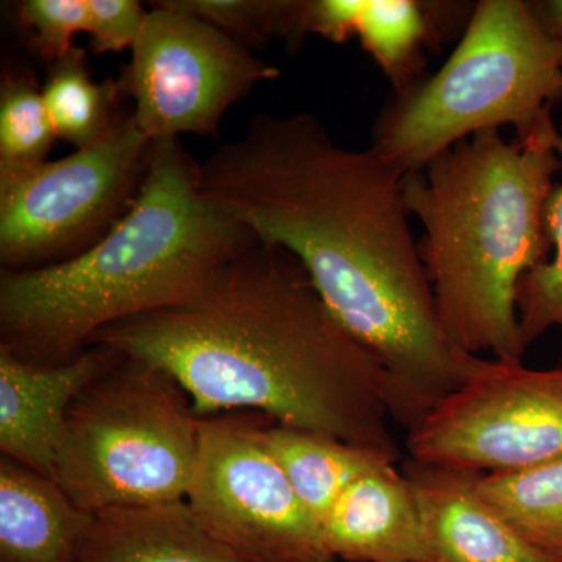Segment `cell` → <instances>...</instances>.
Masks as SVG:
<instances>
[{
	"label": "cell",
	"instance_id": "12",
	"mask_svg": "<svg viewBox=\"0 0 562 562\" xmlns=\"http://www.w3.org/2000/svg\"><path fill=\"white\" fill-rule=\"evenodd\" d=\"M405 475L419 505L422 562H553L484 501L480 473L409 460Z\"/></svg>",
	"mask_w": 562,
	"mask_h": 562
},
{
	"label": "cell",
	"instance_id": "7",
	"mask_svg": "<svg viewBox=\"0 0 562 562\" xmlns=\"http://www.w3.org/2000/svg\"><path fill=\"white\" fill-rule=\"evenodd\" d=\"M151 144L131 114L61 160L0 172L2 271L57 265L94 246L138 198Z\"/></svg>",
	"mask_w": 562,
	"mask_h": 562
},
{
	"label": "cell",
	"instance_id": "24",
	"mask_svg": "<svg viewBox=\"0 0 562 562\" xmlns=\"http://www.w3.org/2000/svg\"><path fill=\"white\" fill-rule=\"evenodd\" d=\"M87 35L91 54L133 49L147 10L138 0H87Z\"/></svg>",
	"mask_w": 562,
	"mask_h": 562
},
{
	"label": "cell",
	"instance_id": "1",
	"mask_svg": "<svg viewBox=\"0 0 562 562\" xmlns=\"http://www.w3.org/2000/svg\"><path fill=\"white\" fill-rule=\"evenodd\" d=\"M405 176L347 149L310 113H260L199 162L206 195L294 255L339 324L382 366L392 422L416 427L483 358L443 330L409 227Z\"/></svg>",
	"mask_w": 562,
	"mask_h": 562
},
{
	"label": "cell",
	"instance_id": "16",
	"mask_svg": "<svg viewBox=\"0 0 562 562\" xmlns=\"http://www.w3.org/2000/svg\"><path fill=\"white\" fill-rule=\"evenodd\" d=\"M473 9L454 2L362 0L357 36L394 94H403L424 79L425 50L439 49L457 22L471 20Z\"/></svg>",
	"mask_w": 562,
	"mask_h": 562
},
{
	"label": "cell",
	"instance_id": "9",
	"mask_svg": "<svg viewBox=\"0 0 562 562\" xmlns=\"http://www.w3.org/2000/svg\"><path fill=\"white\" fill-rule=\"evenodd\" d=\"M249 413L201 417L187 502L202 527L250 562H333L319 525L266 449Z\"/></svg>",
	"mask_w": 562,
	"mask_h": 562
},
{
	"label": "cell",
	"instance_id": "11",
	"mask_svg": "<svg viewBox=\"0 0 562 562\" xmlns=\"http://www.w3.org/2000/svg\"><path fill=\"white\" fill-rule=\"evenodd\" d=\"M116 355V350L94 344L74 360L43 366L0 347L2 457L52 479L70 406Z\"/></svg>",
	"mask_w": 562,
	"mask_h": 562
},
{
	"label": "cell",
	"instance_id": "19",
	"mask_svg": "<svg viewBox=\"0 0 562 562\" xmlns=\"http://www.w3.org/2000/svg\"><path fill=\"white\" fill-rule=\"evenodd\" d=\"M476 490L525 541L562 562V460L522 472L480 475Z\"/></svg>",
	"mask_w": 562,
	"mask_h": 562
},
{
	"label": "cell",
	"instance_id": "23",
	"mask_svg": "<svg viewBox=\"0 0 562 562\" xmlns=\"http://www.w3.org/2000/svg\"><path fill=\"white\" fill-rule=\"evenodd\" d=\"M87 0H24L18 7V22L32 49L50 65L76 47L74 38L87 32Z\"/></svg>",
	"mask_w": 562,
	"mask_h": 562
},
{
	"label": "cell",
	"instance_id": "20",
	"mask_svg": "<svg viewBox=\"0 0 562 562\" xmlns=\"http://www.w3.org/2000/svg\"><path fill=\"white\" fill-rule=\"evenodd\" d=\"M187 11L227 33L243 46L255 49L269 41H283L295 52L308 31V0H171Z\"/></svg>",
	"mask_w": 562,
	"mask_h": 562
},
{
	"label": "cell",
	"instance_id": "10",
	"mask_svg": "<svg viewBox=\"0 0 562 562\" xmlns=\"http://www.w3.org/2000/svg\"><path fill=\"white\" fill-rule=\"evenodd\" d=\"M121 83L133 120L150 139L216 136L231 106L280 77L227 33L171 0L151 3Z\"/></svg>",
	"mask_w": 562,
	"mask_h": 562
},
{
	"label": "cell",
	"instance_id": "25",
	"mask_svg": "<svg viewBox=\"0 0 562 562\" xmlns=\"http://www.w3.org/2000/svg\"><path fill=\"white\" fill-rule=\"evenodd\" d=\"M362 0H308L310 35L322 36L335 44L357 36Z\"/></svg>",
	"mask_w": 562,
	"mask_h": 562
},
{
	"label": "cell",
	"instance_id": "15",
	"mask_svg": "<svg viewBox=\"0 0 562 562\" xmlns=\"http://www.w3.org/2000/svg\"><path fill=\"white\" fill-rule=\"evenodd\" d=\"M90 520L54 479L0 458V562H77Z\"/></svg>",
	"mask_w": 562,
	"mask_h": 562
},
{
	"label": "cell",
	"instance_id": "21",
	"mask_svg": "<svg viewBox=\"0 0 562 562\" xmlns=\"http://www.w3.org/2000/svg\"><path fill=\"white\" fill-rule=\"evenodd\" d=\"M55 138L35 80L29 74L5 72L0 85V172L47 161Z\"/></svg>",
	"mask_w": 562,
	"mask_h": 562
},
{
	"label": "cell",
	"instance_id": "13",
	"mask_svg": "<svg viewBox=\"0 0 562 562\" xmlns=\"http://www.w3.org/2000/svg\"><path fill=\"white\" fill-rule=\"evenodd\" d=\"M321 535L333 560H424L419 505L408 476L395 464L355 480L322 520Z\"/></svg>",
	"mask_w": 562,
	"mask_h": 562
},
{
	"label": "cell",
	"instance_id": "18",
	"mask_svg": "<svg viewBox=\"0 0 562 562\" xmlns=\"http://www.w3.org/2000/svg\"><path fill=\"white\" fill-rule=\"evenodd\" d=\"M41 91L55 135L76 150L105 138L124 117L117 114L120 98L125 94L121 80L92 79L80 47L52 63Z\"/></svg>",
	"mask_w": 562,
	"mask_h": 562
},
{
	"label": "cell",
	"instance_id": "22",
	"mask_svg": "<svg viewBox=\"0 0 562 562\" xmlns=\"http://www.w3.org/2000/svg\"><path fill=\"white\" fill-rule=\"evenodd\" d=\"M557 149L562 161V125ZM546 231L553 258L525 273L517 288V316L525 349L550 328H562V183L554 187L547 202Z\"/></svg>",
	"mask_w": 562,
	"mask_h": 562
},
{
	"label": "cell",
	"instance_id": "14",
	"mask_svg": "<svg viewBox=\"0 0 562 562\" xmlns=\"http://www.w3.org/2000/svg\"><path fill=\"white\" fill-rule=\"evenodd\" d=\"M77 562H250L211 536L187 501L91 514Z\"/></svg>",
	"mask_w": 562,
	"mask_h": 562
},
{
	"label": "cell",
	"instance_id": "2",
	"mask_svg": "<svg viewBox=\"0 0 562 562\" xmlns=\"http://www.w3.org/2000/svg\"><path fill=\"white\" fill-rule=\"evenodd\" d=\"M94 344L169 373L198 417L255 413L401 457L382 366L333 316L301 261L260 238L187 297L111 325Z\"/></svg>",
	"mask_w": 562,
	"mask_h": 562
},
{
	"label": "cell",
	"instance_id": "8",
	"mask_svg": "<svg viewBox=\"0 0 562 562\" xmlns=\"http://www.w3.org/2000/svg\"><path fill=\"white\" fill-rule=\"evenodd\" d=\"M409 460L491 475L562 460V368L482 360L408 431Z\"/></svg>",
	"mask_w": 562,
	"mask_h": 562
},
{
	"label": "cell",
	"instance_id": "26",
	"mask_svg": "<svg viewBox=\"0 0 562 562\" xmlns=\"http://www.w3.org/2000/svg\"><path fill=\"white\" fill-rule=\"evenodd\" d=\"M528 3H530L532 14L541 25L543 33L562 43V0H542V2Z\"/></svg>",
	"mask_w": 562,
	"mask_h": 562
},
{
	"label": "cell",
	"instance_id": "5",
	"mask_svg": "<svg viewBox=\"0 0 562 562\" xmlns=\"http://www.w3.org/2000/svg\"><path fill=\"white\" fill-rule=\"evenodd\" d=\"M561 99L562 43L530 3L483 0L442 68L384 103L371 149L408 176L479 132L513 125L528 138Z\"/></svg>",
	"mask_w": 562,
	"mask_h": 562
},
{
	"label": "cell",
	"instance_id": "3",
	"mask_svg": "<svg viewBox=\"0 0 562 562\" xmlns=\"http://www.w3.org/2000/svg\"><path fill=\"white\" fill-rule=\"evenodd\" d=\"M258 236L199 187L179 138L151 144L135 203L70 260L0 276V347L21 360H74L99 333L187 297Z\"/></svg>",
	"mask_w": 562,
	"mask_h": 562
},
{
	"label": "cell",
	"instance_id": "17",
	"mask_svg": "<svg viewBox=\"0 0 562 562\" xmlns=\"http://www.w3.org/2000/svg\"><path fill=\"white\" fill-rule=\"evenodd\" d=\"M261 439L319 528L339 495L355 480L398 460L379 450L276 422L262 425Z\"/></svg>",
	"mask_w": 562,
	"mask_h": 562
},
{
	"label": "cell",
	"instance_id": "6",
	"mask_svg": "<svg viewBox=\"0 0 562 562\" xmlns=\"http://www.w3.org/2000/svg\"><path fill=\"white\" fill-rule=\"evenodd\" d=\"M199 424L169 373L117 351L70 406L52 479L90 514L187 501Z\"/></svg>",
	"mask_w": 562,
	"mask_h": 562
},
{
	"label": "cell",
	"instance_id": "4",
	"mask_svg": "<svg viewBox=\"0 0 562 562\" xmlns=\"http://www.w3.org/2000/svg\"><path fill=\"white\" fill-rule=\"evenodd\" d=\"M560 131L546 111L528 138L475 133L403 180L406 209L450 341L480 357L522 361L520 279L549 260L546 206L562 169Z\"/></svg>",
	"mask_w": 562,
	"mask_h": 562
}]
</instances>
